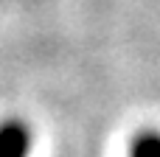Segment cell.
I'll return each mask as SVG.
<instances>
[{
    "mask_svg": "<svg viewBox=\"0 0 160 157\" xmlns=\"http://www.w3.org/2000/svg\"><path fill=\"white\" fill-rule=\"evenodd\" d=\"M132 157H160V135L158 132H143L132 143Z\"/></svg>",
    "mask_w": 160,
    "mask_h": 157,
    "instance_id": "2",
    "label": "cell"
},
{
    "mask_svg": "<svg viewBox=\"0 0 160 157\" xmlns=\"http://www.w3.org/2000/svg\"><path fill=\"white\" fill-rule=\"evenodd\" d=\"M31 135L20 121H6L0 126V157H28Z\"/></svg>",
    "mask_w": 160,
    "mask_h": 157,
    "instance_id": "1",
    "label": "cell"
}]
</instances>
